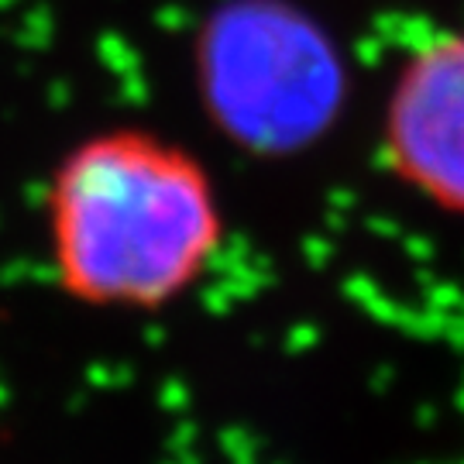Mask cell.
I'll return each instance as SVG.
<instances>
[{
    "label": "cell",
    "instance_id": "cell-1",
    "mask_svg": "<svg viewBox=\"0 0 464 464\" xmlns=\"http://www.w3.org/2000/svg\"><path fill=\"white\" fill-rule=\"evenodd\" d=\"M42 217L55 289L86 310L159 314L210 276L227 241L210 166L141 124L69 145L49 172Z\"/></svg>",
    "mask_w": 464,
    "mask_h": 464
},
{
    "label": "cell",
    "instance_id": "cell-2",
    "mask_svg": "<svg viewBox=\"0 0 464 464\" xmlns=\"http://www.w3.org/2000/svg\"><path fill=\"white\" fill-rule=\"evenodd\" d=\"M382 162L433 210L464 217V32L420 42L382 107Z\"/></svg>",
    "mask_w": 464,
    "mask_h": 464
}]
</instances>
